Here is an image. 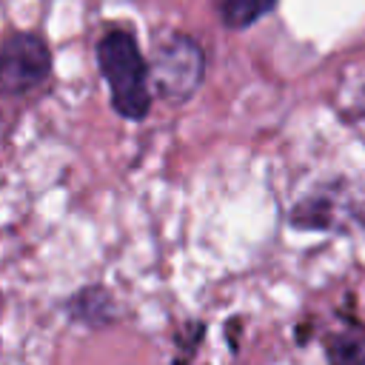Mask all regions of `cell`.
Instances as JSON below:
<instances>
[{
	"label": "cell",
	"instance_id": "5b68a950",
	"mask_svg": "<svg viewBox=\"0 0 365 365\" xmlns=\"http://www.w3.org/2000/svg\"><path fill=\"white\" fill-rule=\"evenodd\" d=\"M325 359L328 365H365V325L345 317L342 328L325 336Z\"/></svg>",
	"mask_w": 365,
	"mask_h": 365
},
{
	"label": "cell",
	"instance_id": "7a4b0ae2",
	"mask_svg": "<svg viewBox=\"0 0 365 365\" xmlns=\"http://www.w3.org/2000/svg\"><path fill=\"white\" fill-rule=\"evenodd\" d=\"M205 77V51L202 46L182 31H168L154 40L151 54V86L160 100L177 106L197 94Z\"/></svg>",
	"mask_w": 365,
	"mask_h": 365
},
{
	"label": "cell",
	"instance_id": "6da1fadb",
	"mask_svg": "<svg viewBox=\"0 0 365 365\" xmlns=\"http://www.w3.org/2000/svg\"><path fill=\"white\" fill-rule=\"evenodd\" d=\"M100 74L108 86L111 108L123 120H145L151 111V63L143 57L137 37L123 29H106L94 46Z\"/></svg>",
	"mask_w": 365,
	"mask_h": 365
},
{
	"label": "cell",
	"instance_id": "8992f818",
	"mask_svg": "<svg viewBox=\"0 0 365 365\" xmlns=\"http://www.w3.org/2000/svg\"><path fill=\"white\" fill-rule=\"evenodd\" d=\"M220 23L225 29H248L254 23H259L262 17H268L277 6V0H211Z\"/></svg>",
	"mask_w": 365,
	"mask_h": 365
},
{
	"label": "cell",
	"instance_id": "3957f363",
	"mask_svg": "<svg viewBox=\"0 0 365 365\" xmlns=\"http://www.w3.org/2000/svg\"><path fill=\"white\" fill-rule=\"evenodd\" d=\"M51 74V48L34 31H11L0 48V88L3 97H26Z\"/></svg>",
	"mask_w": 365,
	"mask_h": 365
},
{
	"label": "cell",
	"instance_id": "277c9868",
	"mask_svg": "<svg viewBox=\"0 0 365 365\" xmlns=\"http://www.w3.org/2000/svg\"><path fill=\"white\" fill-rule=\"evenodd\" d=\"M66 314L77 325L106 328L114 322V299L103 285H83L66 299Z\"/></svg>",
	"mask_w": 365,
	"mask_h": 365
},
{
	"label": "cell",
	"instance_id": "52a82bcc",
	"mask_svg": "<svg viewBox=\"0 0 365 365\" xmlns=\"http://www.w3.org/2000/svg\"><path fill=\"white\" fill-rule=\"evenodd\" d=\"M288 222L302 231H325L334 225V200L328 194H311L291 208Z\"/></svg>",
	"mask_w": 365,
	"mask_h": 365
}]
</instances>
